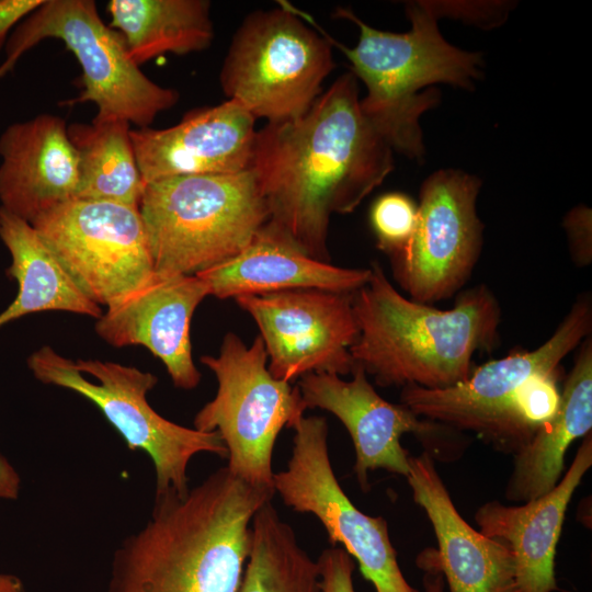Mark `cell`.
I'll return each mask as SVG.
<instances>
[{"label":"cell","instance_id":"7a4b0ae2","mask_svg":"<svg viewBox=\"0 0 592 592\" xmlns=\"http://www.w3.org/2000/svg\"><path fill=\"white\" fill-rule=\"evenodd\" d=\"M273 496L227 467L185 492L155 493L145 525L113 554L107 592H238L252 519Z\"/></svg>","mask_w":592,"mask_h":592},{"label":"cell","instance_id":"f546056e","mask_svg":"<svg viewBox=\"0 0 592 592\" xmlns=\"http://www.w3.org/2000/svg\"><path fill=\"white\" fill-rule=\"evenodd\" d=\"M43 0H0V52L18 26Z\"/></svg>","mask_w":592,"mask_h":592},{"label":"cell","instance_id":"e0dca14e","mask_svg":"<svg viewBox=\"0 0 592 592\" xmlns=\"http://www.w3.org/2000/svg\"><path fill=\"white\" fill-rule=\"evenodd\" d=\"M406 478L437 542V549L418 555L417 566L441 572L449 592H519L510 550L463 519L428 452L410 455Z\"/></svg>","mask_w":592,"mask_h":592},{"label":"cell","instance_id":"5bb4252c","mask_svg":"<svg viewBox=\"0 0 592 592\" xmlns=\"http://www.w3.org/2000/svg\"><path fill=\"white\" fill-rule=\"evenodd\" d=\"M352 379L334 374L310 373L300 377L298 388L306 408H320L334 414L346 428L355 449L354 473L363 491L369 490L368 471L383 468L407 476L409 453L400 437L413 433L433 458H458L466 444L462 432L421 418L402 403L382 398L357 365Z\"/></svg>","mask_w":592,"mask_h":592},{"label":"cell","instance_id":"277c9868","mask_svg":"<svg viewBox=\"0 0 592 592\" xmlns=\"http://www.w3.org/2000/svg\"><path fill=\"white\" fill-rule=\"evenodd\" d=\"M411 29L392 33L374 29L351 10L338 8L335 15L354 22L360 29L357 44L349 48L331 38V45L344 53L351 72L367 88L361 110L391 148L410 158L423 155L419 118L437 101L433 83L468 88L479 76L480 58L448 44L441 35L436 19L439 5L411 2L406 5Z\"/></svg>","mask_w":592,"mask_h":592},{"label":"cell","instance_id":"9a60e30c","mask_svg":"<svg viewBox=\"0 0 592 592\" xmlns=\"http://www.w3.org/2000/svg\"><path fill=\"white\" fill-rule=\"evenodd\" d=\"M353 294L300 288L235 298L260 329L267 369L289 383L304 375L351 374L358 327Z\"/></svg>","mask_w":592,"mask_h":592},{"label":"cell","instance_id":"2e32d148","mask_svg":"<svg viewBox=\"0 0 592 592\" xmlns=\"http://www.w3.org/2000/svg\"><path fill=\"white\" fill-rule=\"evenodd\" d=\"M255 118L238 102L192 110L168 128L130 130L145 183L186 175L232 174L251 168Z\"/></svg>","mask_w":592,"mask_h":592},{"label":"cell","instance_id":"ac0fdd59","mask_svg":"<svg viewBox=\"0 0 592 592\" xmlns=\"http://www.w3.org/2000/svg\"><path fill=\"white\" fill-rule=\"evenodd\" d=\"M209 296L197 275L159 276L107 307L98 334L113 346L144 345L164 364L174 386L193 389L201 380L190 338L192 316Z\"/></svg>","mask_w":592,"mask_h":592},{"label":"cell","instance_id":"7c38bea8","mask_svg":"<svg viewBox=\"0 0 592 592\" xmlns=\"http://www.w3.org/2000/svg\"><path fill=\"white\" fill-rule=\"evenodd\" d=\"M293 429L287 468L274 474L275 492L285 505L314 514L330 544H340L357 561L376 592H418L399 567L386 520L363 513L340 486L329 457L326 419L303 417Z\"/></svg>","mask_w":592,"mask_h":592},{"label":"cell","instance_id":"d6986e66","mask_svg":"<svg viewBox=\"0 0 592 592\" xmlns=\"http://www.w3.org/2000/svg\"><path fill=\"white\" fill-rule=\"evenodd\" d=\"M79 180L78 155L62 117L39 114L1 133V208L32 224L75 200Z\"/></svg>","mask_w":592,"mask_h":592},{"label":"cell","instance_id":"1f68e13d","mask_svg":"<svg viewBox=\"0 0 592 592\" xmlns=\"http://www.w3.org/2000/svg\"><path fill=\"white\" fill-rule=\"evenodd\" d=\"M422 581L425 592H445V581L441 572L433 570L424 571Z\"/></svg>","mask_w":592,"mask_h":592},{"label":"cell","instance_id":"52a82bcc","mask_svg":"<svg viewBox=\"0 0 592 592\" xmlns=\"http://www.w3.org/2000/svg\"><path fill=\"white\" fill-rule=\"evenodd\" d=\"M27 363L43 384L71 390L94 403L129 449L147 453L155 468V493L185 492L187 466L195 455L228 456L217 432L186 428L156 412L147 395L158 379L149 372L99 360L73 362L49 346L34 352Z\"/></svg>","mask_w":592,"mask_h":592},{"label":"cell","instance_id":"ffe728a7","mask_svg":"<svg viewBox=\"0 0 592 592\" xmlns=\"http://www.w3.org/2000/svg\"><path fill=\"white\" fill-rule=\"evenodd\" d=\"M592 466V432L583 436L559 482L544 496L520 505L491 500L478 508L479 532L511 553L519 592H555L557 545L566 512L582 478Z\"/></svg>","mask_w":592,"mask_h":592},{"label":"cell","instance_id":"603a6c76","mask_svg":"<svg viewBox=\"0 0 592 592\" xmlns=\"http://www.w3.org/2000/svg\"><path fill=\"white\" fill-rule=\"evenodd\" d=\"M0 239L11 255L18 283L14 300L0 314V327L33 312L60 310L94 318L101 308L75 283L36 229L0 207Z\"/></svg>","mask_w":592,"mask_h":592},{"label":"cell","instance_id":"f1b7e54d","mask_svg":"<svg viewBox=\"0 0 592 592\" xmlns=\"http://www.w3.org/2000/svg\"><path fill=\"white\" fill-rule=\"evenodd\" d=\"M572 261L577 266H588L592 261L591 215L584 207L576 208L566 219Z\"/></svg>","mask_w":592,"mask_h":592},{"label":"cell","instance_id":"d6a6232c","mask_svg":"<svg viewBox=\"0 0 592 592\" xmlns=\"http://www.w3.org/2000/svg\"><path fill=\"white\" fill-rule=\"evenodd\" d=\"M0 592H26L20 578L11 573H0Z\"/></svg>","mask_w":592,"mask_h":592},{"label":"cell","instance_id":"484cf974","mask_svg":"<svg viewBox=\"0 0 592 592\" xmlns=\"http://www.w3.org/2000/svg\"><path fill=\"white\" fill-rule=\"evenodd\" d=\"M271 501L252 519L250 550L238 592H321L317 560L299 545Z\"/></svg>","mask_w":592,"mask_h":592},{"label":"cell","instance_id":"83f0119b","mask_svg":"<svg viewBox=\"0 0 592 592\" xmlns=\"http://www.w3.org/2000/svg\"><path fill=\"white\" fill-rule=\"evenodd\" d=\"M317 562L321 592H356L353 584L355 561L342 547L325 549Z\"/></svg>","mask_w":592,"mask_h":592},{"label":"cell","instance_id":"4fadbf2b","mask_svg":"<svg viewBox=\"0 0 592 592\" xmlns=\"http://www.w3.org/2000/svg\"><path fill=\"white\" fill-rule=\"evenodd\" d=\"M479 187L478 179L453 170L437 171L422 184L413 235L391 257L395 278L410 299L431 305L470 278L482 247Z\"/></svg>","mask_w":592,"mask_h":592},{"label":"cell","instance_id":"5b68a950","mask_svg":"<svg viewBox=\"0 0 592 592\" xmlns=\"http://www.w3.org/2000/svg\"><path fill=\"white\" fill-rule=\"evenodd\" d=\"M139 212L159 276L195 275L234 258L269 220L251 168L152 181Z\"/></svg>","mask_w":592,"mask_h":592},{"label":"cell","instance_id":"4316f807","mask_svg":"<svg viewBox=\"0 0 592 592\" xmlns=\"http://www.w3.org/2000/svg\"><path fill=\"white\" fill-rule=\"evenodd\" d=\"M417 217L418 206L408 195L394 192L379 196L369 214L377 247L390 257L400 253L413 235Z\"/></svg>","mask_w":592,"mask_h":592},{"label":"cell","instance_id":"44dd1931","mask_svg":"<svg viewBox=\"0 0 592 592\" xmlns=\"http://www.w3.org/2000/svg\"><path fill=\"white\" fill-rule=\"evenodd\" d=\"M371 273V267H340L309 257L267 220L241 252L195 275L209 295L226 299L300 288L353 294Z\"/></svg>","mask_w":592,"mask_h":592},{"label":"cell","instance_id":"30bf717a","mask_svg":"<svg viewBox=\"0 0 592 592\" xmlns=\"http://www.w3.org/2000/svg\"><path fill=\"white\" fill-rule=\"evenodd\" d=\"M333 68L329 39L285 3L243 20L224 60L220 84L226 96L255 119L281 123L311 107Z\"/></svg>","mask_w":592,"mask_h":592},{"label":"cell","instance_id":"d4e9b609","mask_svg":"<svg viewBox=\"0 0 592 592\" xmlns=\"http://www.w3.org/2000/svg\"><path fill=\"white\" fill-rule=\"evenodd\" d=\"M130 124L121 118H96L68 125L79 160L78 200L138 207L146 183L140 173Z\"/></svg>","mask_w":592,"mask_h":592},{"label":"cell","instance_id":"3957f363","mask_svg":"<svg viewBox=\"0 0 592 592\" xmlns=\"http://www.w3.org/2000/svg\"><path fill=\"white\" fill-rule=\"evenodd\" d=\"M353 295L358 335L351 348L355 365L382 387H452L471 373L476 353L499 339L501 307L483 285L463 291L451 309L401 295L378 263Z\"/></svg>","mask_w":592,"mask_h":592},{"label":"cell","instance_id":"8fae6325","mask_svg":"<svg viewBox=\"0 0 592 592\" xmlns=\"http://www.w3.org/2000/svg\"><path fill=\"white\" fill-rule=\"evenodd\" d=\"M31 225L98 305L110 307L157 276L138 207L75 198Z\"/></svg>","mask_w":592,"mask_h":592},{"label":"cell","instance_id":"ba28073f","mask_svg":"<svg viewBox=\"0 0 592 592\" xmlns=\"http://www.w3.org/2000/svg\"><path fill=\"white\" fill-rule=\"evenodd\" d=\"M591 330V296L580 295L553 335L537 349L490 361L452 387L407 385L400 403L421 418L473 432L494 449L514 455L533 436L520 417L521 389L531 378L558 371L560 362Z\"/></svg>","mask_w":592,"mask_h":592},{"label":"cell","instance_id":"cb8c5ba5","mask_svg":"<svg viewBox=\"0 0 592 592\" xmlns=\"http://www.w3.org/2000/svg\"><path fill=\"white\" fill-rule=\"evenodd\" d=\"M107 11L138 66L167 53L204 50L214 38L207 0H111Z\"/></svg>","mask_w":592,"mask_h":592},{"label":"cell","instance_id":"7402d4cb","mask_svg":"<svg viewBox=\"0 0 592 592\" xmlns=\"http://www.w3.org/2000/svg\"><path fill=\"white\" fill-rule=\"evenodd\" d=\"M578 348L557 411L513 455L504 491L511 502L525 503L550 491L561 479L568 447L592 432V335Z\"/></svg>","mask_w":592,"mask_h":592},{"label":"cell","instance_id":"8992f818","mask_svg":"<svg viewBox=\"0 0 592 592\" xmlns=\"http://www.w3.org/2000/svg\"><path fill=\"white\" fill-rule=\"evenodd\" d=\"M49 38L62 42L82 71V91L67 103L95 104L96 118L150 127L158 114L179 100L177 90L156 83L140 70L122 35L100 18L93 0H43L11 33L0 79L26 52Z\"/></svg>","mask_w":592,"mask_h":592},{"label":"cell","instance_id":"9c48e42d","mask_svg":"<svg viewBox=\"0 0 592 592\" xmlns=\"http://www.w3.org/2000/svg\"><path fill=\"white\" fill-rule=\"evenodd\" d=\"M201 362L216 376L214 399L195 415L194 429L217 432L228 451V470L274 494L273 448L284 426H293L307 409L298 386L274 378L261 337L246 345L235 333L224 338L218 356Z\"/></svg>","mask_w":592,"mask_h":592},{"label":"cell","instance_id":"4dcf8cb0","mask_svg":"<svg viewBox=\"0 0 592 592\" xmlns=\"http://www.w3.org/2000/svg\"><path fill=\"white\" fill-rule=\"evenodd\" d=\"M21 490V477L13 465L0 455V499L15 500Z\"/></svg>","mask_w":592,"mask_h":592},{"label":"cell","instance_id":"6da1fadb","mask_svg":"<svg viewBox=\"0 0 592 592\" xmlns=\"http://www.w3.org/2000/svg\"><path fill=\"white\" fill-rule=\"evenodd\" d=\"M360 101L356 77L344 73L300 117L257 130L251 169L269 221L319 261L329 259L330 216L353 212L394 168Z\"/></svg>","mask_w":592,"mask_h":592}]
</instances>
